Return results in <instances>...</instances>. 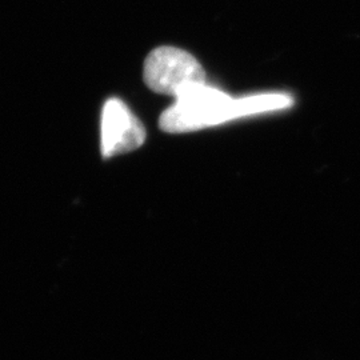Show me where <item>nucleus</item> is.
Masks as SVG:
<instances>
[{
    "label": "nucleus",
    "instance_id": "3",
    "mask_svg": "<svg viewBox=\"0 0 360 360\" xmlns=\"http://www.w3.org/2000/svg\"><path fill=\"white\" fill-rule=\"evenodd\" d=\"M146 141L142 122L117 98L108 99L102 114V155L112 158L139 148Z\"/></svg>",
    "mask_w": 360,
    "mask_h": 360
},
{
    "label": "nucleus",
    "instance_id": "1",
    "mask_svg": "<svg viewBox=\"0 0 360 360\" xmlns=\"http://www.w3.org/2000/svg\"><path fill=\"white\" fill-rule=\"evenodd\" d=\"M291 104L292 99L287 95H259L235 101L214 87L199 84L175 98V103L160 116L159 124L165 132L183 134Z\"/></svg>",
    "mask_w": 360,
    "mask_h": 360
},
{
    "label": "nucleus",
    "instance_id": "2",
    "mask_svg": "<svg viewBox=\"0 0 360 360\" xmlns=\"http://www.w3.org/2000/svg\"><path fill=\"white\" fill-rule=\"evenodd\" d=\"M144 82L158 94L178 98L193 86L206 84V72L191 53L176 47H159L144 62Z\"/></svg>",
    "mask_w": 360,
    "mask_h": 360
}]
</instances>
